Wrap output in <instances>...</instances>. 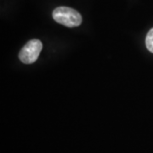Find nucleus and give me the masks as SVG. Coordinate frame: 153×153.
<instances>
[{
    "label": "nucleus",
    "instance_id": "obj_3",
    "mask_svg": "<svg viewBox=\"0 0 153 153\" xmlns=\"http://www.w3.org/2000/svg\"><path fill=\"white\" fill-rule=\"evenodd\" d=\"M146 44L148 50L153 53V28L151 29L147 33V36L146 38Z\"/></svg>",
    "mask_w": 153,
    "mask_h": 153
},
{
    "label": "nucleus",
    "instance_id": "obj_1",
    "mask_svg": "<svg viewBox=\"0 0 153 153\" xmlns=\"http://www.w3.org/2000/svg\"><path fill=\"white\" fill-rule=\"evenodd\" d=\"M55 22L67 27H75L82 23L81 15L75 10L68 7H58L53 12Z\"/></svg>",
    "mask_w": 153,
    "mask_h": 153
},
{
    "label": "nucleus",
    "instance_id": "obj_2",
    "mask_svg": "<svg viewBox=\"0 0 153 153\" xmlns=\"http://www.w3.org/2000/svg\"><path fill=\"white\" fill-rule=\"evenodd\" d=\"M43 49V44L38 39H33L27 42L21 49L19 58L25 64H32L38 60Z\"/></svg>",
    "mask_w": 153,
    "mask_h": 153
}]
</instances>
